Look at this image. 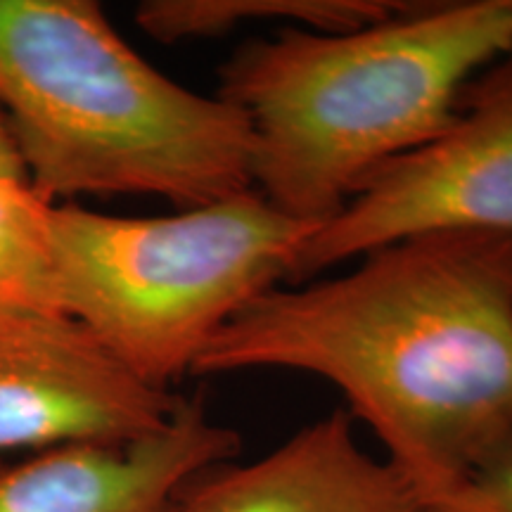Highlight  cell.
<instances>
[{
	"instance_id": "6da1fadb",
	"label": "cell",
	"mask_w": 512,
	"mask_h": 512,
	"mask_svg": "<svg viewBox=\"0 0 512 512\" xmlns=\"http://www.w3.org/2000/svg\"><path fill=\"white\" fill-rule=\"evenodd\" d=\"M294 370L342 392L425 512L512 432V240L427 233L275 287L190 375Z\"/></svg>"
},
{
	"instance_id": "7a4b0ae2",
	"label": "cell",
	"mask_w": 512,
	"mask_h": 512,
	"mask_svg": "<svg viewBox=\"0 0 512 512\" xmlns=\"http://www.w3.org/2000/svg\"><path fill=\"white\" fill-rule=\"evenodd\" d=\"M512 50V0H439L370 27H285L242 43L219 95L254 136L252 185L323 226L377 171L456 124L465 88Z\"/></svg>"
},
{
	"instance_id": "3957f363",
	"label": "cell",
	"mask_w": 512,
	"mask_h": 512,
	"mask_svg": "<svg viewBox=\"0 0 512 512\" xmlns=\"http://www.w3.org/2000/svg\"><path fill=\"white\" fill-rule=\"evenodd\" d=\"M0 107L48 204L157 195L190 209L254 188L245 114L152 67L93 0H0Z\"/></svg>"
},
{
	"instance_id": "277c9868",
	"label": "cell",
	"mask_w": 512,
	"mask_h": 512,
	"mask_svg": "<svg viewBox=\"0 0 512 512\" xmlns=\"http://www.w3.org/2000/svg\"><path fill=\"white\" fill-rule=\"evenodd\" d=\"M313 230L254 188L166 216L53 204L57 302L133 375L171 392L230 320L290 280Z\"/></svg>"
},
{
	"instance_id": "5b68a950",
	"label": "cell",
	"mask_w": 512,
	"mask_h": 512,
	"mask_svg": "<svg viewBox=\"0 0 512 512\" xmlns=\"http://www.w3.org/2000/svg\"><path fill=\"white\" fill-rule=\"evenodd\" d=\"M427 233L512 240V95L475 100L444 136L370 176L292 264L294 285Z\"/></svg>"
},
{
	"instance_id": "8992f818",
	"label": "cell",
	"mask_w": 512,
	"mask_h": 512,
	"mask_svg": "<svg viewBox=\"0 0 512 512\" xmlns=\"http://www.w3.org/2000/svg\"><path fill=\"white\" fill-rule=\"evenodd\" d=\"M178 403L67 313L0 320V458L147 437Z\"/></svg>"
},
{
	"instance_id": "52a82bcc",
	"label": "cell",
	"mask_w": 512,
	"mask_h": 512,
	"mask_svg": "<svg viewBox=\"0 0 512 512\" xmlns=\"http://www.w3.org/2000/svg\"><path fill=\"white\" fill-rule=\"evenodd\" d=\"M240 453V434L185 399L162 430L0 458V512H178L183 491Z\"/></svg>"
},
{
	"instance_id": "ba28073f",
	"label": "cell",
	"mask_w": 512,
	"mask_h": 512,
	"mask_svg": "<svg viewBox=\"0 0 512 512\" xmlns=\"http://www.w3.org/2000/svg\"><path fill=\"white\" fill-rule=\"evenodd\" d=\"M178 512H425L387 458L358 444L351 415L311 422L252 463L209 467Z\"/></svg>"
},
{
	"instance_id": "9c48e42d",
	"label": "cell",
	"mask_w": 512,
	"mask_h": 512,
	"mask_svg": "<svg viewBox=\"0 0 512 512\" xmlns=\"http://www.w3.org/2000/svg\"><path fill=\"white\" fill-rule=\"evenodd\" d=\"M406 3L387 0H145L136 24L159 43L214 38L249 22L287 19L290 27L311 31H351L389 19Z\"/></svg>"
},
{
	"instance_id": "30bf717a",
	"label": "cell",
	"mask_w": 512,
	"mask_h": 512,
	"mask_svg": "<svg viewBox=\"0 0 512 512\" xmlns=\"http://www.w3.org/2000/svg\"><path fill=\"white\" fill-rule=\"evenodd\" d=\"M50 207L27 181L0 176V320L62 313Z\"/></svg>"
},
{
	"instance_id": "8fae6325",
	"label": "cell",
	"mask_w": 512,
	"mask_h": 512,
	"mask_svg": "<svg viewBox=\"0 0 512 512\" xmlns=\"http://www.w3.org/2000/svg\"><path fill=\"white\" fill-rule=\"evenodd\" d=\"M432 512H512V432L496 441Z\"/></svg>"
},
{
	"instance_id": "7c38bea8",
	"label": "cell",
	"mask_w": 512,
	"mask_h": 512,
	"mask_svg": "<svg viewBox=\"0 0 512 512\" xmlns=\"http://www.w3.org/2000/svg\"><path fill=\"white\" fill-rule=\"evenodd\" d=\"M508 95H512V50L496 64H491L489 69H484V72L465 88L460 110H463V105H467V102L508 98Z\"/></svg>"
},
{
	"instance_id": "4fadbf2b",
	"label": "cell",
	"mask_w": 512,
	"mask_h": 512,
	"mask_svg": "<svg viewBox=\"0 0 512 512\" xmlns=\"http://www.w3.org/2000/svg\"><path fill=\"white\" fill-rule=\"evenodd\" d=\"M0 176L19 178V181H27V171H24L22 157H19L17 143L12 138L8 117H5L3 107H0Z\"/></svg>"
}]
</instances>
